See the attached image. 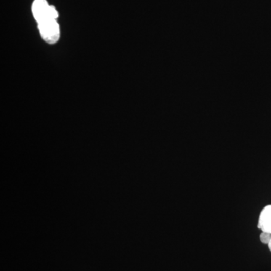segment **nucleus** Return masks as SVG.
I'll list each match as a JSON object with an SVG mask.
<instances>
[{
	"label": "nucleus",
	"mask_w": 271,
	"mask_h": 271,
	"mask_svg": "<svg viewBox=\"0 0 271 271\" xmlns=\"http://www.w3.org/2000/svg\"><path fill=\"white\" fill-rule=\"evenodd\" d=\"M43 39L49 44H55L60 37V26L55 19H46L38 23Z\"/></svg>",
	"instance_id": "obj_1"
},
{
	"label": "nucleus",
	"mask_w": 271,
	"mask_h": 271,
	"mask_svg": "<svg viewBox=\"0 0 271 271\" xmlns=\"http://www.w3.org/2000/svg\"><path fill=\"white\" fill-rule=\"evenodd\" d=\"M32 12L38 23L46 19H55L59 17L58 12L54 6H49L46 0H34Z\"/></svg>",
	"instance_id": "obj_2"
},
{
	"label": "nucleus",
	"mask_w": 271,
	"mask_h": 271,
	"mask_svg": "<svg viewBox=\"0 0 271 271\" xmlns=\"http://www.w3.org/2000/svg\"><path fill=\"white\" fill-rule=\"evenodd\" d=\"M258 227L261 232L271 234V205L265 206L260 213Z\"/></svg>",
	"instance_id": "obj_3"
},
{
	"label": "nucleus",
	"mask_w": 271,
	"mask_h": 271,
	"mask_svg": "<svg viewBox=\"0 0 271 271\" xmlns=\"http://www.w3.org/2000/svg\"><path fill=\"white\" fill-rule=\"evenodd\" d=\"M271 240V234L267 232H261L260 234V241L264 244L268 245Z\"/></svg>",
	"instance_id": "obj_4"
},
{
	"label": "nucleus",
	"mask_w": 271,
	"mask_h": 271,
	"mask_svg": "<svg viewBox=\"0 0 271 271\" xmlns=\"http://www.w3.org/2000/svg\"><path fill=\"white\" fill-rule=\"evenodd\" d=\"M269 247V249H270V251L271 252V240L270 241V243H268V245H267Z\"/></svg>",
	"instance_id": "obj_5"
}]
</instances>
